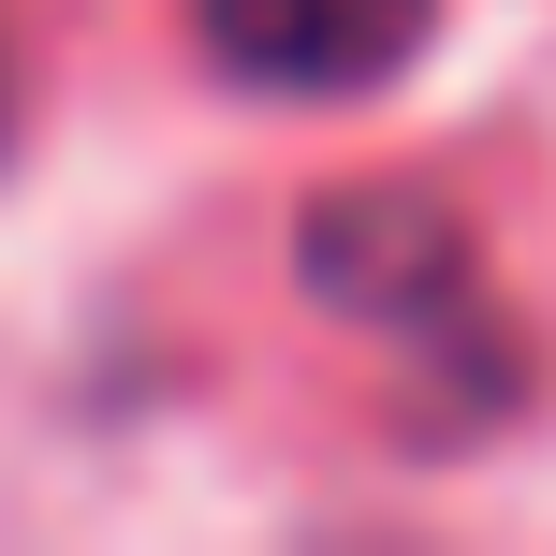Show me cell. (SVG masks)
Wrapping results in <instances>:
<instances>
[{"mask_svg": "<svg viewBox=\"0 0 556 556\" xmlns=\"http://www.w3.org/2000/svg\"><path fill=\"white\" fill-rule=\"evenodd\" d=\"M293 278L337 337L366 352L381 410L410 425V454H454L483 425H513L542 395V337L513 307L483 220L440 176H352V191H307L293 220Z\"/></svg>", "mask_w": 556, "mask_h": 556, "instance_id": "1", "label": "cell"}, {"mask_svg": "<svg viewBox=\"0 0 556 556\" xmlns=\"http://www.w3.org/2000/svg\"><path fill=\"white\" fill-rule=\"evenodd\" d=\"M205 59L235 88H278V103H337V88H381L425 59L440 0H191Z\"/></svg>", "mask_w": 556, "mask_h": 556, "instance_id": "2", "label": "cell"}, {"mask_svg": "<svg viewBox=\"0 0 556 556\" xmlns=\"http://www.w3.org/2000/svg\"><path fill=\"white\" fill-rule=\"evenodd\" d=\"M0 147H15V0H0Z\"/></svg>", "mask_w": 556, "mask_h": 556, "instance_id": "3", "label": "cell"}]
</instances>
